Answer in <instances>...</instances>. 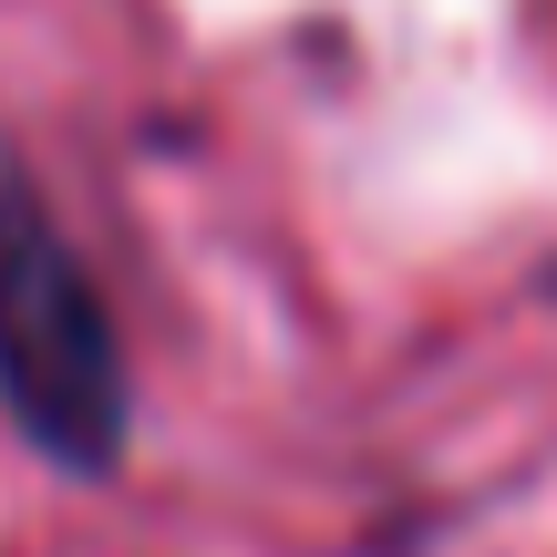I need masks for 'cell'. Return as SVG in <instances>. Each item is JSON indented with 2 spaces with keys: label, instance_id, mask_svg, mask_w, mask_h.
I'll list each match as a JSON object with an SVG mask.
<instances>
[{
  "label": "cell",
  "instance_id": "cell-1",
  "mask_svg": "<svg viewBox=\"0 0 557 557\" xmlns=\"http://www.w3.org/2000/svg\"><path fill=\"white\" fill-rule=\"evenodd\" d=\"M0 403L11 423L73 475L124 455V341L83 269L73 227L32 186V165L0 145Z\"/></svg>",
  "mask_w": 557,
  "mask_h": 557
}]
</instances>
